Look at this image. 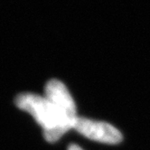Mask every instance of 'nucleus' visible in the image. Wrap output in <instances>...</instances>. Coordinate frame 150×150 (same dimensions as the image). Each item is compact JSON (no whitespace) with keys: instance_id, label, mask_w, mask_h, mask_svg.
<instances>
[{"instance_id":"obj_1","label":"nucleus","mask_w":150,"mask_h":150,"mask_svg":"<svg viewBox=\"0 0 150 150\" xmlns=\"http://www.w3.org/2000/svg\"><path fill=\"white\" fill-rule=\"evenodd\" d=\"M15 102L20 110L33 116L44 130L46 141L54 143L63 136L56 109L45 96L25 92L17 95Z\"/></svg>"},{"instance_id":"obj_4","label":"nucleus","mask_w":150,"mask_h":150,"mask_svg":"<svg viewBox=\"0 0 150 150\" xmlns=\"http://www.w3.org/2000/svg\"><path fill=\"white\" fill-rule=\"evenodd\" d=\"M68 150H83L82 148H81L78 145L76 144H71L68 146Z\"/></svg>"},{"instance_id":"obj_3","label":"nucleus","mask_w":150,"mask_h":150,"mask_svg":"<svg viewBox=\"0 0 150 150\" xmlns=\"http://www.w3.org/2000/svg\"><path fill=\"white\" fill-rule=\"evenodd\" d=\"M74 129L89 139L100 143L115 145L122 141L121 132L110 123L78 117Z\"/></svg>"},{"instance_id":"obj_2","label":"nucleus","mask_w":150,"mask_h":150,"mask_svg":"<svg viewBox=\"0 0 150 150\" xmlns=\"http://www.w3.org/2000/svg\"><path fill=\"white\" fill-rule=\"evenodd\" d=\"M45 97L53 104L58 113L61 130L65 134L74 127L78 119L76 106L68 89L62 81L51 80L45 87Z\"/></svg>"}]
</instances>
